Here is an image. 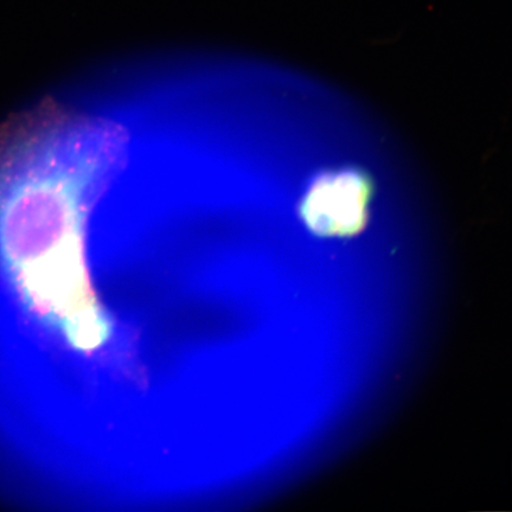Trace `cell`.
Masks as SVG:
<instances>
[{
  "label": "cell",
  "instance_id": "cell-1",
  "mask_svg": "<svg viewBox=\"0 0 512 512\" xmlns=\"http://www.w3.org/2000/svg\"><path fill=\"white\" fill-rule=\"evenodd\" d=\"M127 145L113 121L57 107L0 139V292L85 354L113 332L89 274L87 226Z\"/></svg>",
  "mask_w": 512,
  "mask_h": 512
},
{
  "label": "cell",
  "instance_id": "cell-2",
  "mask_svg": "<svg viewBox=\"0 0 512 512\" xmlns=\"http://www.w3.org/2000/svg\"><path fill=\"white\" fill-rule=\"evenodd\" d=\"M368 196L367 184L360 176L326 177L307 197L306 220L322 235L354 234L364 222Z\"/></svg>",
  "mask_w": 512,
  "mask_h": 512
}]
</instances>
